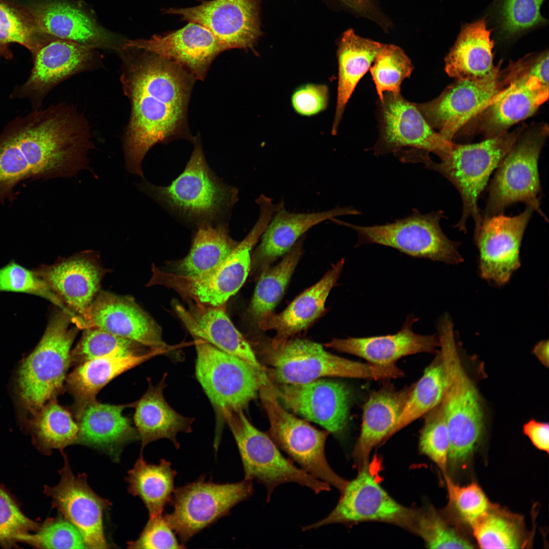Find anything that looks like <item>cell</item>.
Masks as SVG:
<instances>
[{
  "instance_id": "6da1fadb",
  "label": "cell",
  "mask_w": 549,
  "mask_h": 549,
  "mask_svg": "<svg viewBox=\"0 0 549 549\" xmlns=\"http://www.w3.org/2000/svg\"><path fill=\"white\" fill-rule=\"evenodd\" d=\"M120 81L131 104L123 139L126 168L144 178L143 160L156 144L186 139L187 110L196 80L183 68L161 56L124 41Z\"/></svg>"
},
{
  "instance_id": "7a4b0ae2",
  "label": "cell",
  "mask_w": 549,
  "mask_h": 549,
  "mask_svg": "<svg viewBox=\"0 0 549 549\" xmlns=\"http://www.w3.org/2000/svg\"><path fill=\"white\" fill-rule=\"evenodd\" d=\"M90 139L85 119L62 105L10 121L0 133V203H13L21 181L71 177L89 169Z\"/></svg>"
},
{
  "instance_id": "3957f363",
  "label": "cell",
  "mask_w": 549,
  "mask_h": 549,
  "mask_svg": "<svg viewBox=\"0 0 549 549\" xmlns=\"http://www.w3.org/2000/svg\"><path fill=\"white\" fill-rule=\"evenodd\" d=\"M194 143L185 168L170 185L158 186L145 180L138 187L175 218L195 229L227 223L238 200V191L223 182L210 169L199 137Z\"/></svg>"
},
{
  "instance_id": "277c9868",
  "label": "cell",
  "mask_w": 549,
  "mask_h": 549,
  "mask_svg": "<svg viewBox=\"0 0 549 549\" xmlns=\"http://www.w3.org/2000/svg\"><path fill=\"white\" fill-rule=\"evenodd\" d=\"M269 381L274 384H301L325 377L379 380L396 379L404 373L395 364L379 365L334 355L321 345L306 339H289L259 350Z\"/></svg>"
},
{
  "instance_id": "5b68a950",
  "label": "cell",
  "mask_w": 549,
  "mask_h": 549,
  "mask_svg": "<svg viewBox=\"0 0 549 549\" xmlns=\"http://www.w3.org/2000/svg\"><path fill=\"white\" fill-rule=\"evenodd\" d=\"M526 126L513 131L486 138L482 142L467 144H455L438 157L440 162L432 160L429 155L420 157L417 163H422L430 170L447 178L458 190L463 201L460 220L454 226L466 232V224L470 217L475 223L474 233L479 229L482 218L478 200L489 178L503 158L512 147Z\"/></svg>"
},
{
  "instance_id": "8992f818",
  "label": "cell",
  "mask_w": 549,
  "mask_h": 549,
  "mask_svg": "<svg viewBox=\"0 0 549 549\" xmlns=\"http://www.w3.org/2000/svg\"><path fill=\"white\" fill-rule=\"evenodd\" d=\"M60 309L50 318L40 341L21 362L17 385L20 404L32 415L65 390L72 345L80 330Z\"/></svg>"
},
{
  "instance_id": "52a82bcc",
  "label": "cell",
  "mask_w": 549,
  "mask_h": 549,
  "mask_svg": "<svg viewBox=\"0 0 549 549\" xmlns=\"http://www.w3.org/2000/svg\"><path fill=\"white\" fill-rule=\"evenodd\" d=\"M440 351L447 366L448 385L441 404L449 440L448 466L463 465L472 454L483 430V413L478 391L464 370L452 330L439 334Z\"/></svg>"
},
{
  "instance_id": "ba28073f",
  "label": "cell",
  "mask_w": 549,
  "mask_h": 549,
  "mask_svg": "<svg viewBox=\"0 0 549 549\" xmlns=\"http://www.w3.org/2000/svg\"><path fill=\"white\" fill-rule=\"evenodd\" d=\"M548 134L545 123L525 127L497 167L488 188L482 219L502 214L508 206L521 202L547 221L540 205L538 162Z\"/></svg>"
},
{
  "instance_id": "9c48e42d",
  "label": "cell",
  "mask_w": 549,
  "mask_h": 549,
  "mask_svg": "<svg viewBox=\"0 0 549 549\" xmlns=\"http://www.w3.org/2000/svg\"><path fill=\"white\" fill-rule=\"evenodd\" d=\"M195 375L220 422L214 442L218 446L224 414L247 407L257 396L261 385L269 380L242 359L203 340L195 339Z\"/></svg>"
},
{
  "instance_id": "30bf717a",
  "label": "cell",
  "mask_w": 549,
  "mask_h": 549,
  "mask_svg": "<svg viewBox=\"0 0 549 549\" xmlns=\"http://www.w3.org/2000/svg\"><path fill=\"white\" fill-rule=\"evenodd\" d=\"M235 440L242 461L244 479L255 480L265 486L267 502L279 485L295 482L315 493L329 491L330 485L295 466L282 455L268 435L255 428L243 410H231L223 416Z\"/></svg>"
},
{
  "instance_id": "8fae6325",
  "label": "cell",
  "mask_w": 549,
  "mask_h": 549,
  "mask_svg": "<svg viewBox=\"0 0 549 549\" xmlns=\"http://www.w3.org/2000/svg\"><path fill=\"white\" fill-rule=\"evenodd\" d=\"M259 393L269 421V436L278 448L302 470L341 494L348 481L337 474L327 461L325 445L330 433L317 429L287 411L277 397L271 382L262 384Z\"/></svg>"
},
{
  "instance_id": "7c38bea8",
  "label": "cell",
  "mask_w": 549,
  "mask_h": 549,
  "mask_svg": "<svg viewBox=\"0 0 549 549\" xmlns=\"http://www.w3.org/2000/svg\"><path fill=\"white\" fill-rule=\"evenodd\" d=\"M443 211L422 214L416 209L404 218L384 225L363 226L334 218L330 220L355 230L357 246L379 244L395 249L410 257L457 264L463 261L458 247L460 243L449 239L440 226Z\"/></svg>"
},
{
  "instance_id": "4fadbf2b",
  "label": "cell",
  "mask_w": 549,
  "mask_h": 549,
  "mask_svg": "<svg viewBox=\"0 0 549 549\" xmlns=\"http://www.w3.org/2000/svg\"><path fill=\"white\" fill-rule=\"evenodd\" d=\"M506 69L508 86L461 129L462 134L479 133L489 138L504 133L547 100L548 82L541 77L531 54L510 63Z\"/></svg>"
},
{
  "instance_id": "5bb4252c",
  "label": "cell",
  "mask_w": 549,
  "mask_h": 549,
  "mask_svg": "<svg viewBox=\"0 0 549 549\" xmlns=\"http://www.w3.org/2000/svg\"><path fill=\"white\" fill-rule=\"evenodd\" d=\"M268 219L260 215L248 234L218 267L200 277H188L155 266L149 285L173 289L184 298L208 306L226 305L241 288L251 268V252L264 231Z\"/></svg>"
},
{
  "instance_id": "9a60e30c",
  "label": "cell",
  "mask_w": 549,
  "mask_h": 549,
  "mask_svg": "<svg viewBox=\"0 0 549 549\" xmlns=\"http://www.w3.org/2000/svg\"><path fill=\"white\" fill-rule=\"evenodd\" d=\"M253 492L251 480L220 484L207 481L202 476L175 489L170 502L173 509L164 516L184 544L227 515Z\"/></svg>"
},
{
  "instance_id": "2e32d148",
  "label": "cell",
  "mask_w": 549,
  "mask_h": 549,
  "mask_svg": "<svg viewBox=\"0 0 549 549\" xmlns=\"http://www.w3.org/2000/svg\"><path fill=\"white\" fill-rule=\"evenodd\" d=\"M501 62L489 75L456 79L436 98L416 106L428 123L444 139L452 142L461 130L489 106L509 84Z\"/></svg>"
},
{
  "instance_id": "e0dca14e",
  "label": "cell",
  "mask_w": 549,
  "mask_h": 549,
  "mask_svg": "<svg viewBox=\"0 0 549 549\" xmlns=\"http://www.w3.org/2000/svg\"><path fill=\"white\" fill-rule=\"evenodd\" d=\"M416 509L393 499L380 485L369 465L348 481L337 505L326 517L302 529L311 530L333 524L378 522L413 533Z\"/></svg>"
},
{
  "instance_id": "ac0fdd59",
  "label": "cell",
  "mask_w": 549,
  "mask_h": 549,
  "mask_svg": "<svg viewBox=\"0 0 549 549\" xmlns=\"http://www.w3.org/2000/svg\"><path fill=\"white\" fill-rule=\"evenodd\" d=\"M379 136L373 147L375 155L403 151L433 152L438 156L451 146L436 132L418 110L415 103L401 93L385 92L378 106Z\"/></svg>"
},
{
  "instance_id": "d6986e66",
  "label": "cell",
  "mask_w": 549,
  "mask_h": 549,
  "mask_svg": "<svg viewBox=\"0 0 549 549\" xmlns=\"http://www.w3.org/2000/svg\"><path fill=\"white\" fill-rule=\"evenodd\" d=\"M62 454L64 463L58 471L59 482L54 486L45 485L44 494L51 499L52 507L77 529L86 548H110L104 534L103 514L112 503L90 487L85 473L75 475L67 454Z\"/></svg>"
},
{
  "instance_id": "ffe728a7",
  "label": "cell",
  "mask_w": 549,
  "mask_h": 549,
  "mask_svg": "<svg viewBox=\"0 0 549 549\" xmlns=\"http://www.w3.org/2000/svg\"><path fill=\"white\" fill-rule=\"evenodd\" d=\"M80 329L96 327L137 341L158 354L170 350L153 319L130 297L100 291L85 313L72 317Z\"/></svg>"
},
{
  "instance_id": "44dd1931",
  "label": "cell",
  "mask_w": 549,
  "mask_h": 549,
  "mask_svg": "<svg viewBox=\"0 0 549 549\" xmlns=\"http://www.w3.org/2000/svg\"><path fill=\"white\" fill-rule=\"evenodd\" d=\"M259 0L202 1L196 6L164 10L207 28L225 50L251 48L260 36Z\"/></svg>"
},
{
  "instance_id": "7402d4cb",
  "label": "cell",
  "mask_w": 549,
  "mask_h": 549,
  "mask_svg": "<svg viewBox=\"0 0 549 549\" xmlns=\"http://www.w3.org/2000/svg\"><path fill=\"white\" fill-rule=\"evenodd\" d=\"M42 34L40 45L33 54L34 65L29 77L11 95L13 99L29 98L35 110L54 86L88 68L95 58L92 47Z\"/></svg>"
},
{
  "instance_id": "603a6c76",
  "label": "cell",
  "mask_w": 549,
  "mask_h": 549,
  "mask_svg": "<svg viewBox=\"0 0 549 549\" xmlns=\"http://www.w3.org/2000/svg\"><path fill=\"white\" fill-rule=\"evenodd\" d=\"M533 211L532 207L527 206L515 216L502 214L482 219L479 229L474 233L482 278L502 285L520 266L521 241Z\"/></svg>"
},
{
  "instance_id": "cb8c5ba5",
  "label": "cell",
  "mask_w": 549,
  "mask_h": 549,
  "mask_svg": "<svg viewBox=\"0 0 549 549\" xmlns=\"http://www.w3.org/2000/svg\"><path fill=\"white\" fill-rule=\"evenodd\" d=\"M273 390L287 409L315 422L330 433L341 435L347 423L350 393L345 384L317 379L282 384L271 382Z\"/></svg>"
},
{
  "instance_id": "d4e9b609",
  "label": "cell",
  "mask_w": 549,
  "mask_h": 549,
  "mask_svg": "<svg viewBox=\"0 0 549 549\" xmlns=\"http://www.w3.org/2000/svg\"><path fill=\"white\" fill-rule=\"evenodd\" d=\"M73 317L83 315L100 291L107 269L93 251L60 258L34 270Z\"/></svg>"
},
{
  "instance_id": "484cf974",
  "label": "cell",
  "mask_w": 549,
  "mask_h": 549,
  "mask_svg": "<svg viewBox=\"0 0 549 549\" xmlns=\"http://www.w3.org/2000/svg\"><path fill=\"white\" fill-rule=\"evenodd\" d=\"M126 41L176 63L201 80L205 78L212 61L226 50L207 28L193 22L163 35Z\"/></svg>"
},
{
  "instance_id": "4316f807",
  "label": "cell",
  "mask_w": 549,
  "mask_h": 549,
  "mask_svg": "<svg viewBox=\"0 0 549 549\" xmlns=\"http://www.w3.org/2000/svg\"><path fill=\"white\" fill-rule=\"evenodd\" d=\"M39 34L97 47H118L116 37L99 25L81 5L73 0H43L32 12Z\"/></svg>"
},
{
  "instance_id": "83f0119b",
  "label": "cell",
  "mask_w": 549,
  "mask_h": 549,
  "mask_svg": "<svg viewBox=\"0 0 549 549\" xmlns=\"http://www.w3.org/2000/svg\"><path fill=\"white\" fill-rule=\"evenodd\" d=\"M188 308L174 301L176 314L195 339L203 340L220 350L237 356L258 374L267 377L249 342L234 326L226 311V305L208 306L188 300Z\"/></svg>"
},
{
  "instance_id": "f1b7e54d",
  "label": "cell",
  "mask_w": 549,
  "mask_h": 549,
  "mask_svg": "<svg viewBox=\"0 0 549 549\" xmlns=\"http://www.w3.org/2000/svg\"><path fill=\"white\" fill-rule=\"evenodd\" d=\"M418 320L409 315L400 330L385 336L333 339L325 344L326 348L361 357L368 362L379 365L395 364L400 358L421 353L436 354L440 347L436 334L422 335L414 332L413 324Z\"/></svg>"
},
{
  "instance_id": "f546056e",
  "label": "cell",
  "mask_w": 549,
  "mask_h": 549,
  "mask_svg": "<svg viewBox=\"0 0 549 549\" xmlns=\"http://www.w3.org/2000/svg\"><path fill=\"white\" fill-rule=\"evenodd\" d=\"M414 385L397 389L386 384L369 394L363 407L360 432L352 454L358 470L369 465L373 449L391 437Z\"/></svg>"
},
{
  "instance_id": "4dcf8cb0",
  "label": "cell",
  "mask_w": 549,
  "mask_h": 549,
  "mask_svg": "<svg viewBox=\"0 0 549 549\" xmlns=\"http://www.w3.org/2000/svg\"><path fill=\"white\" fill-rule=\"evenodd\" d=\"M352 207H337L310 213H295L285 207L272 216L253 255V264L261 271L271 262L288 253L303 234L313 227L327 220L345 215H358Z\"/></svg>"
},
{
  "instance_id": "1f68e13d",
  "label": "cell",
  "mask_w": 549,
  "mask_h": 549,
  "mask_svg": "<svg viewBox=\"0 0 549 549\" xmlns=\"http://www.w3.org/2000/svg\"><path fill=\"white\" fill-rule=\"evenodd\" d=\"M344 263V259L339 260L319 281L302 292L282 312L272 313L257 323L261 329L276 331L269 344L270 346L282 344L322 316L327 296L337 285Z\"/></svg>"
},
{
  "instance_id": "d6a6232c",
  "label": "cell",
  "mask_w": 549,
  "mask_h": 549,
  "mask_svg": "<svg viewBox=\"0 0 549 549\" xmlns=\"http://www.w3.org/2000/svg\"><path fill=\"white\" fill-rule=\"evenodd\" d=\"M157 354L110 355L81 363L66 378L65 389L73 396L72 413L78 421L89 404L96 401L100 390L114 378Z\"/></svg>"
},
{
  "instance_id": "836d02e7",
  "label": "cell",
  "mask_w": 549,
  "mask_h": 549,
  "mask_svg": "<svg viewBox=\"0 0 549 549\" xmlns=\"http://www.w3.org/2000/svg\"><path fill=\"white\" fill-rule=\"evenodd\" d=\"M166 376L165 374L155 386L149 379L146 391L133 403V407L135 408L134 420L141 441V449L148 444L161 439L170 440L178 448L177 434L192 432L194 419L177 413L165 399L163 391L166 386Z\"/></svg>"
},
{
  "instance_id": "e575fe53",
  "label": "cell",
  "mask_w": 549,
  "mask_h": 549,
  "mask_svg": "<svg viewBox=\"0 0 549 549\" xmlns=\"http://www.w3.org/2000/svg\"><path fill=\"white\" fill-rule=\"evenodd\" d=\"M485 18L463 26L445 59V70L456 79H476L491 74L494 42Z\"/></svg>"
},
{
  "instance_id": "d590c367",
  "label": "cell",
  "mask_w": 549,
  "mask_h": 549,
  "mask_svg": "<svg viewBox=\"0 0 549 549\" xmlns=\"http://www.w3.org/2000/svg\"><path fill=\"white\" fill-rule=\"evenodd\" d=\"M133 403L114 405L97 400L85 408L78 420L77 443L93 447L114 449L139 436L130 419L123 414Z\"/></svg>"
},
{
  "instance_id": "8d00e7d4",
  "label": "cell",
  "mask_w": 549,
  "mask_h": 549,
  "mask_svg": "<svg viewBox=\"0 0 549 549\" xmlns=\"http://www.w3.org/2000/svg\"><path fill=\"white\" fill-rule=\"evenodd\" d=\"M383 44L356 35L354 30L346 31L337 52L338 84L337 101L331 129L336 134L346 104L360 79L370 69Z\"/></svg>"
},
{
  "instance_id": "74e56055",
  "label": "cell",
  "mask_w": 549,
  "mask_h": 549,
  "mask_svg": "<svg viewBox=\"0 0 549 549\" xmlns=\"http://www.w3.org/2000/svg\"><path fill=\"white\" fill-rule=\"evenodd\" d=\"M188 255L171 265L172 272L200 277L220 266L238 244L229 235L228 223L196 229Z\"/></svg>"
},
{
  "instance_id": "f35d334b",
  "label": "cell",
  "mask_w": 549,
  "mask_h": 549,
  "mask_svg": "<svg viewBox=\"0 0 549 549\" xmlns=\"http://www.w3.org/2000/svg\"><path fill=\"white\" fill-rule=\"evenodd\" d=\"M128 473L129 492L141 499L149 517L162 515L175 490L176 472L171 463L161 459L159 464H149L141 454Z\"/></svg>"
},
{
  "instance_id": "ab89813d",
  "label": "cell",
  "mask_w": 549,
  "mask_h": 549,
  "mask_svg": "<svg viewBox=\"0 0 549 549\" xmlns=\"http://www.w3.org/2000/svg\"><path fill=\"white\" fill-rule=\"evenodd\" d=\"M436 354L420 379L414 383L391 436L424 416L442 401L448 385V369L441 351Z\"/></svg>"
},
{
  "instance_id": "60d3db41",
  "label": "cell",
  "mask_w": 549,
  "mask_h": 549,
  "mask_svg": "<svg viewBox=\"0 0 549 549\" xmlns=\"http://www.w3.org/2000/svg\"><path fill=\"white\" fill-rule=\"evenodd\" d=\"M470 527L482 548H521L529 544L523 517L496 504L491 503Z\"/></svg>"
},
{
  "instance_id": "b9f144b4",
  "label": "cell",
  "mask_w": 549,
  "mask_h": 549,
  "mask_svg": "<svg viewBox=\"0 0 549 549\" xmlns=\"http://www.w3.org/2000/svg\"><path fill=\"white\" fill-rule=\"evenodd\" d=\"M29 428L34 444L44 454H49L53 449L62 453L77 442L78 423L56 399L48 402L32 415Z\"/></svg>"
},
{
  "instance_id": "7bdbcfd3",
  "label": "cell",
  "mask_w": 549,
  "mask_h": 549,
  "mask_svg": "<svg viewBox=\"0 0 549 549\" xmlns=\"http://www.w3.org/2000/svg\"><path fill=\"white\" fill-rule=\"evenodd\" d=\"M301 237L276 266L263 270L248 309L250 317L257 323L273 313L302 253Z\"/></svg>"
},
{
  "instance_id": "ee69618b",
  "label": "cell",
  "mask_w": 549,
  "mask_h": 549,
  "mask_svg": "<svg viewBox=\"0 0 549 549\" xmlns=\"http://www.w3.org/2000/svg\"><path fill=\"white\" fill-rule=\"evenodd\" d=\"M82 336L70 353L71 365H78L86 361L110 355H134L158 353L131 339L120 337L102 329L89 327L83 329Z\"/></svg>"
},
{
  "instance_id": "f6af8a7d",
  "label": "cell",
  "mask_w": 549,
  "mask_h": 549,
  "mask_svg": "<svg viewBox=\"0 0 549 549\" xmlns=\"http://www.w3.org/2000/svg\"><path fill=\"white\" fill-rule=\"evenodd\" d=\"M413 533L430 548H471L473 544L432 505L416 508Z\"/></svg>"
},
{
  "instance_id": "bcb514c9",
  "label": "cell",
  "mask_w": 549,
  "mask_h": 549,
  "mask_svg": "<svg viewBox=\"0 0 549 549\" xmlns=\"http://www.w3.org/2000/svg\"><path fill=\"white\" fill-rule=\"evenodd\" d=\"M369 70L381 100L385 92H400L402 82L410 77L413 66L399 47L384 44Z\"/></svg>"
},
{
  "instance_id": "7dc6e473",
  "label": "cell",
  "mask_w": 549,
  "mask_h": 549,
  "mask_svg": "<svg viewBox=\"0 0 549 549\" xmlns=\"http://www.w3.org/2000/svg\"><path fill=\"white\" fill-rule=\"evenodd\" d=\"M424 416L419 438V451L434 462L444 476L447 475L450 444L441 402Z\"/></svg>"
},
{
  "instance_id": "c3c4849f",
  "label": "cell",
  "mask_w": 549,
  "mask_h": 549,
  "mask_svg": "<svg viewBox=\"0 0 549 549\" xmlns=\"http://www.w3.org/2000/svg\"><path fill=\"white\" fill-rule=\"evenodd\" d=\"M544 1L500 0L497 8L500 33L510 39L544 23L540 11Z\"/></svg>"
},
{
  "instance_id": "681fc988",
  "label": "cell",
  "mask_w": 549,
  "mask_h": 549,
  "mask_svg": "<svg viewBox=\"0 0 549 549\" xmlns=\"http://www.w3.org/2000/svg\"><path fill=\"white\" fill-rule=\"evenodd\" d=\"M444 477L449 500L446 510L453 512L461 522L470 526L488 509L491 503L476 482L460 486L448 474Z\"/></svg>"
},
{
  "instance_id": "f907efd6",
  "label": "cell",
  "mask_w": 549,
  "mask_h": 549,
  "mask_svg": "<svg viewBox=\"0 0 549 549\" xmlns=\"http://www.w3.org/2000/svg\"><path fill=\"white\" fill-rule=\"evenodd\" d=\"M41 524L25 516L9 493L0 485V546L12 548Z\"/></svg>"
},
{
  "instance_id": "816d5d0a",
  "label": "cell",
  "mask_w": 549,
  "mask_h": 549,
  "mask_svg": "<svg viewBox=\"0 0 549 549\" xmlns=\"http://www.w3.org/2000/svg\"><path fill=\"white\" fill-rule=\"evenodd\" d=\"M22 542L40 548H86L77 529L62 515L46 520L36 534L27 535Z\"/></svg>"
},
{
  "instance_id": "f5cc1de1",
  "label": "cell",
  "mask_w": 549,
  "mask_h": 549,
  "mask_svg": "<svg viewBox=\"0 0 549 549\" xmlns=\"http://www.w3.org/2000/svg\"><path fill=\"white\" fill-rule=\"evenodd\" d=\"M0 291L23 292L40 296L67 311L61 300L34 271L14 262L0 268Z\"/></svg>"
},
{
  "instance_id": "db71d44e",
  "label": "cell",
  "mask_w": 549,
  "mask_h": 549,
  "mask_svg": "<svg viewBox=\"0 0 549 549\" xmlns=\"http://www.w3.org/2000/svg\"><path fill=\"white\" fill-rule=\"evenodd\" d=\"M186 547L185 544L178 542L175 533L162 515L149 517L138 538L128 542L129 548L180 549Z\"/></svg>"
},
{
  "instance_id": "11a10c76",
  "label": "cell",
  "mask_w": 549,
  "mask_h": 549,
  "mask_svg": "<svg viewBox=\"0 0 549 549\" xmlns=\"http://www.w3.org/2000/svg\"><path fill=\"white\" fill-rule=\"evenodd\" d=\"M41 39H38L29 27L11 9L0 4V45L20 44L34 53Z\"/></svg>"
},
{
  "instance_id": "9f6ffc18",
  "label": "cell",
  "mask_w": 549,
  "mask_h": 549,
  "mask_svg": "<svg viewBox=\"0 0 549 549\" xmlns=\"http://www.w3.org/2000/svg\"><path fill=\"white\" fill-rule=\"evenodd\" d=\"M294 109L299 114L311 116L325 110L328 102L326 85L307 84L297 89L292 96Z\"/></svg>"
},
{
  "instance_id": "6f0895ef",
  "label": "cell",
  "mask_w": 549,
  "mask_h": 549,
  "mask_svg": "<svg viewBox=\"0 0 549 549\" xmlns=\"http://www.w3.org/2000/svg\"><path fill=\"white\" fill-rule=\"evenodd\" d=\"M523 432L535 447L548 453L549 425L547 423L531 419L524 425Z\"/></svg>"
},
{
  "instance_id": "680465c9",
  "label": "cell",
  "mask_w": 549,
  "mask_h": 549,
  "mask_svg": "<svg viewBox=\"0 0 549 549\" xmlns=\"http://www.w3.org/2000/svg\"><path fill=\"white\" fill-rule=\"evenodd\" d=\"M533 353L539 361L545 367L548 366V342H539L534 348Z\"/></svg>"
},
{
  "instance_id": "91938a15",
  "label": "cell",
  "mask_w": 549,
  "mask_h": 549,
  "mask_svg": "<svg viewBox=\"0 0 549 549\" xmlns=\"http://www.w3.org/2000/svg\"><path fill=\"white\" fill-rule=\"evenodd\" d=\"M358 12L366 13L372 8L371 0H340Z\"/></svg>"
},
{
  "instance_id": "94428289",
  "label": "cell",
  "mask_w": 549,
  "mask_h": 549,
  "mask_svg": "<svg viewBox=\"0 0 549 549\" xmlns=\"http://www.w3.org/2000/svg\"><path fill=\"white\" fill-rule=\"evenodd\" d=\"M6 51L5 48L3 46L0 45V56H5V55H6Z\"/></svg>"
}]
</instances>
